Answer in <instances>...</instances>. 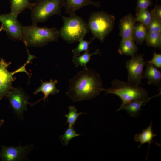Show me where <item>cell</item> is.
I'll list each match as a JSON object with an SVG mask.
<instances>
[{
  "label": "cell",
  "instance_id": "1",
  "mask_svg": "<svg viewBox=\"0 0 161 161\" xmlns=\"http://www.w3.org/2000/svg\"><path fill=\"white\" fill-rule=\"evenodd\" d=\"M83 68L69 80L66 94L74 102L92 99L102 91L103 82L99 74L94 70Z\"/></svg>",
  "mask_w": 161,
  "mask_h": 161
},
{
  "label": "cell",
  "instance_id": "2",
  "mask_svg": "<svg viewBox=\"0 0 161 161\" xmlns=\"http://www.w3.org/2000/svg\"><path fill=\"white\" fill-rule=\"evenodd\" d=\"M112 86L107 89H102L106 94H112L118 96L122 100V103L117 111L120 110L125 104L135 100H144L150 97L146 90L138 85L127 81L118 79L112 80Z\"/></svg>",
  "mask_w": 161,
  "mask_h": 161
},
{
  "label": "cell",
  "instance_id": "3",
  "mask_svg": "<svg viewBox=\"0 0 161 161\" xmlns=\"http://www.w3.org/2000/svg\"><path fill=\"white\" fill-rule=\"evenodd\" d=\"M59 37L55 27H39L37 24L23 26L22 41L26 46H43L50 42H58Z\"/></svg>",
  "mask_w": 161,
  "mask_h": 161
},
{
  "label": "cell",
  "instance_id": "4",
  "mask_svg": "<svg viewBox=\"0 0 161 161\" xmlns=\"http://www.w3.org/2000/svg\"><path fill=\"white\" fill-rule=\"evenodd\" d=\"M61 16L63 24L58 30L59 36L69 44L78 42L89 32L87 24L81 17L75 14L68 17Z\"/></svg>",
  "mask_w": 161,
  "mask_h": 161
},
{
  "label": "cell",
  "instance_id": "5",
  "mask_svg": "<svg viewBox=\"0 0 161 161\" xmlns=\"http://www.w3.org/2000/svg\"><path fill=\"white\" fill-rule=\"evenodd\" d=\"M115 20L114 16L103 11L92 13L87 24L93 38L103 42L105 38L113 29Z\"/></svg>",
  "mask_w": 161,
  "mask_h": 161
},
{
  "label": "cell",
  "instance_id": "6",
  "mask_svg": "<svg viewBox=\"0 0 161 161\" xmlns=\"http://www.w3.org/2000/svg\"><path fill=\"white\" fill-rule=\"evenodd\" d=\"M64 0H36L30 9L32 25L44 22L55 14L61 15Z\"/></svg>",
  "mask_w": 161,
  "mask_h": 161
},
{
  "label": "cell",
  "instance_id": "7",
  "mask_svg": "<svg viewBox=\"0 0 161 161\" xmlns=\"http://www.w3.org/2000/svg\"><path fill=\"white\" fill-rule=\"evenodd\" d=\"M34 56L29 54L28 59L24 64L18 69L13 72H10L7 68L11 64V62H7L3 58L0 60V100L4 97L7 96V94L12 87V83L16 79L13 76L14 74L19 72H25L28 75V73L26 70L25 67Z\"/></svg>",
  "mask_w": 161,
  "mask_h": 161
},
{
  "label": "cell",
  "instance_id": "8",
  "mask_svg": "<svg viewBox=\"0 0 161 161\" xmlns=\"http://www.w3.org/2000/svg\"><path fill=\"white\" fill-rule=\"evenodd\" d=\"M145 64L143 55H134L126 62L128 72V81L137 85L142 84L143 78V68Z\"/></svg>",
  "mask_w": 161,
  "mask_h": 161
},
{
  "label": "cell",
  "instance_id": "9",
  "mask_svg": "<svg viewBox=\"0 0 161 161\" xmlns=\"http://www.w3.org/2000/svg\"><path fill=\"white\" fill-rule=\"evenodd\" d=\"M17 18L11 13L0 15L1 28L5 30L8 36L13 40H22L23 26Z\"/></svg>",
  "mask_w": 161,
  "mask_h": 161
},
{
  "label": "cell",
  "instance_id": "10",
  "mask_svg": "<svg viewBox=\"0 0 161 161\" xmlns=\"http://www.w3.org/2000/svg\"><path fill=\"white\" fill-rule=\"evenodd\" d=\"M11 106L19 116H22L24 111L27 109V105L29 103L27 95L20 88L12 87L7 96Z\"/></svg>",
  "mask_w": 161,
  "mask_h": 161
},
{
  "label": "cell",
  "instance_id": "11",
  "mask_svg": "<svg viewBox=\"0 0 161 161\" xmlns=\"http://www.w3.org/2000/svg\"><path fill=\"white\" fill-rule=\"evenodd\" d=\"M27 148V146L15 147L3 145L0 152V157L4 161L20 160L25 157Z\"/></svg>",
  "mask_w": 161,
  "mask_h": 161
},
{
  "label": "cell",
  "instance_id": "12",
  "mask_svg": "<svg viewBox=\"0 0 161 161\" xmlns=\"http://www.w3.org/2000/svg\"><path fill=\"white\" fill-rule=\"evenodd\" d=\"M136 22L135 18L130 13L120 20L119 24V34L122 39H133Z\"/></svg>",
  "mask_w": 161,
  "mask_h": 161
},
{
  "label": "cell",
  "instance_id": "13",
  "mask_svg": "<svg viewBox=\"0 0 161 161\" xmlns=\"http://www.w3.org/2000/svg\"><path fill=\"white\" fill-rule=\"evenodd\" d=\"M100 2H93L91 0H64L65 13L70 16L75 15L77 10L88 5L100 7Z\"/></svg>",
  "mask_w": 161,
  "mask_h": 161
},
{
  "label": "cell",
  "instance_id": "14",
  "mask_svg": "<svg viewBox=\"0 0 161 161\" xmlns=\"http://www.w3.org/2000/svg\"><path fill=\"white\" fill-rule=\"evenodd\" d=\"M160 95L161 90L157 95L150 97L147 99L144 100H134L124 105L121 108L120 110H126L131 116L136 117L139 116L140 111L141 110V107L143 105H145L151 98L158 96Z\"/></svg>",
  "mask_w": 161,
  "mask_h": 161
},
{
  "label": "cell",
  "instance_id": "15",
  "mask_svg": "<svg viewBox=\"0 0 161 161\" xmlns=\"http://www.w3.org/2000/svg\"><path fill=\"white\" fill-rule=\"evenodd\" d=\"M41 84L36 89L34 94L35 95L37 94L38 92H41L44 94V97L36 102L35 104L43 99L45 101L46 98H47L48 100V96L49 95H54L58 93L60 91L56 86V84L58 83L57 80H53L51 79L49 82H43L42 80H41Z\"/></svg>",
  "mask_w": 161,
  "mask_h": 161
},
{
  "label": "cell",
  "instance_id": "16",
  "mask_svg": "<svg viewBox=\"0 0 161 161\" xmlns=\"http://www.w3.org/2000/svg\"><path fill=\"white\" fill-rule=\"evenodd\" d=\"M145 64L146 69L143 73V78L147 79L149 84L160 86L161 82V72L153 65Z\"/></svg>",
  "mask_w": 161,
  "mask_h": 161
},
{
  "label": "cell",
  "instance_id": "17",
  "mask_svg": "<svg viewBox=\"0 0 161 161\" xmlns=\"http://www.w3.org/2000/svg\"><path fill=\"white\" fill-rule=\"evenodd\" d=\"M152 125V123L151 122L147 128L143 129L141 133L136 134L134 137V140L136 142H140V144L138 146V148H140L142 145L146 143H148L147 158L150 144L152 142H154L153 138L156 136V134H154L153 133Z\"/></svg>",
  "mask_w": 161,
  "mask_h": 161
},
{
  "label": "cell",
  "instance_id": "18",
  "mask_svg": "<svg viewBox=\"0 0 161 161\" xmlns=\"http://www.w3.org/2000/svg\"><path fill=\"white\" fill-rule=\"evenodd\" d=\"M138 50L133 39H122L118 51L121 55L132 57L135 55Z\"/></svg>",
  "mask_w": 161,
  "mask_h": 161
},
{
  "label": "cell",
  "instance_id": "19",
  "mask_svg": "<svg viewBox=\"0 0 161 161\" xmlns=\"http://www.w3.org/2000/svg\"><path fill=\"white\" fill-rule=\"evenodd\" d=\"M10 13L17 17L26 9H30L32 5L29 0H10Z\"/></svg>",
  "mask_w": 161,
  "mask_h": 161
},
{
  "label": "cell",
  "instance_id": "20",
  "mask_svg": "<svg viewBox=\"0 0 161 161\" xmlns=\"http://www.w3.org/2000/svg\"><path fill=\"white\" fill-rule=\"evenodd\" d=\"M148 32L147 27L139 22L135 25L133 35V39L137 44L142 45L146 39Z\"/></svg>",
  "mask_w": 161,
  "mask_h": 161
},
{
  "label": "cell",
  "instance_id": "21",
  "mask_svg": "<svg viewBox=\"0 0 161 161\" xmlns=\"http://www.w3.org/2000/svg\"><path fill=\"white\" fill-rule=\"evenodd\" d=\"M89 50L85 51L82 55L79 56L74 55L72 58V61L76 67H78L80 66L83 68H87L86 64L91 60V56L94 55L100 54L99 52V49L92 53H89Z\"/></svg>",
  "mask_w": 161,
  "mask_h": 161
},
{
  "label": "cell",
  "instance_id": "22",
  "mask_svg": "<svg viewBox=\"0 0 161 161\" xmlns=\"http://www.w3.org/2000/svg\"><path fill=\"white\" fill-rule=\"evenodd\" d=\"M136 12L135 18L136 21L143 24L147 27L153 18V14L152 10L150 11L147 8L140 10Z\"/></svg>",
  "mask_w": 161,
  "mask_h": 161
},
{
  "label": "cell",
  "instance_id": "23",
  "mask_svg": "<svg viewBox=\"0 0 161 161\" xmlns=\"http://www.w3.org/2000/svg\"><path fill=\"white\" fill-rule=\"evenodd\" d=\"M145 40L148 46L161 49V32H148Z\"/></svg>",
  "mask_w": 161,
  "mask_h": 161
},
{
  "label": "cell",
  "instance_id": "24",
  "mask_svg": "<svg viewBox=\"0 0 161 161\" xmlns=\"http://www.w3.org/2000/svg\"><path fill=\"white\" fill-rule=\"evenodd\" d=\"M69 110L68 114L64 115L67 119L66 123H68L69 126H74L78 117L85 113L80 112L78 113L76 107L74 106H71L68 107Z\"/></svg>",
  "mask_w": 161,
  "mask_h": 161
},
{
  "label": "cell",
  "instance_id": "25",
  "mask_svg": "<svg viewBox=\"0 0 161 161\" xmlns=\"http://www.w3.org/2000/svg\"><path fill=\"white\" fill-rule=\"evenodd\" d=\"M80 135V134L76 132L74 126H69L64 134L60 136V139L62 143L64 145L66 146L73 138Z\"/></svg>",
  "mask_w": 161,
  "mask_h": 161
},
{
  "label": "cell",
  "instance_id": "26",
  "mask_svg": "<svg viewBox=\"0 0 161 161\" xmlns=\"http://www.w3.org/2000/svg\"><path fill=\"white\" fill-rule=\"evenodd\" d=\"M93 39H94L93 38L89 41L84 40V38L80 39L78 41L79 43L78 46L72 50V52L74 54V55L80 56L81 52L88 50L89 45Z\"/></svg>",
  "mask_w": 161,
  "mask_h": 161
},
{
  "label": "cell",
  "instance_id": "27",
  "mask_svg": "<svg viewBox=\"0 0 161 161\" xmlns=\"http://www.w3.org/2000/svg\"><path fill=\"white\" fill-rule=\"evenodd\" d=\"M147 28L148 32H161V20L156 18L153 14L152 20L147 27Z\"/></svg>",
  "mask_w": 161,
  "mask_h": 161
},
{
  "label": "cell",
  "instance_id": "28",
  "mask_svg": "<svg viewBox=\"0 0 161 161\" xmlns=\"http://www.w3.org/2000/svg\"><path fill=\"white\" fill-rule=\"evenodd\" d=\"M145 63L151 64L157 68H161V54L157 53L155 51L152 59L145 62Z\"/></svg>",
  "mask_w": 161,
  "mask_h": 161
},
{
  "label": "cell",
  "instance_id": "29",
  "mask_svg": "<svg viewBox=\"0 0 161 161\" xmlns=\"http://www.w3.org/2000/svg\"><path fill=\"white\" fill-rule=\"evenodd\" d=\"M151 0H137L136 11L141 10L147 9L152 5Z\"/></svg>",
  "mask_w": 161,
  "mask_h": 161
},
{
  "label": "cell",
  "instance_id": "30",
  "mask_svg": "<svg viewBox=\"0 0 161 161\" xmlns=\"http://www.w3.org/2000/svg\"><path fill=\"white\" fill-rule=\"evenodd\" d=\"M154 15L157 18L161 20V6L156 5L155 8L151 10Z\"/></svg>",
  "mask_w": 161,
  "mask_h": 161
},
{
  "label": "cell",
  "instance_id": "31",
  "mask_svg": "<svg viewBox=\"0 0 161 161\" xmlns=\"http://www.w3.org/2000/svg\"><path fill=\"white\" fill-rule=\"evenodd\" d=\"M4 121L3 119L0 120V128L1 126L3 124Z\"/></svg>",
  "mask_w": 161,
  "mask_h": 161
},
{
  "label": "cell",
  "instance_id": "32",
  "mask_svg": "<svg viewBox=\"0 0 161 161\" xmlns=\"http://www.w3.org/2000/svg\"><path fill=\"white\" fill-rule=\"evenodd\" d=\"M158 1V0H157V1Z\"/></svg>",
  "mask_w": 161,
  "mask_h": 161
}]
</instances>
